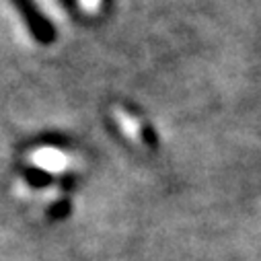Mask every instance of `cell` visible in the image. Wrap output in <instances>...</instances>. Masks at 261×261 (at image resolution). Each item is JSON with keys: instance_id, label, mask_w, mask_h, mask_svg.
Masks as SVG:
<instances>
[{"instance_id": "cell-2", "label": "cell", "mask_w": 261, "mask_h": 261, "mask_svg": "<svg viewBox=\"0 0 261 261\" xmlns=\"http://www.w3.org/2000/svg\"><path fill=\"white\" fill-rule=\"evenodd\" d=\"M81 5H83L85 11L93 13V11H97V7H99V0H81Z\"/></svg>"}, {"instance_id": "cell-1", "label": "cell", "mask_w": 261, "mask_h": 261, "mask_svg": "<svg viewBox=\"0 0 261 261\" xmlns=\"http://www.w3.org/2000/svg\"><path fill=\"white\" fill-rule=\"evenodd\" d=\"M29 161L43 169V171H49V173H62V171H66L70 165H72V159L66 154V152H62V150H56V148H41V150H35Z\"/></svg>"}]
</instances>
